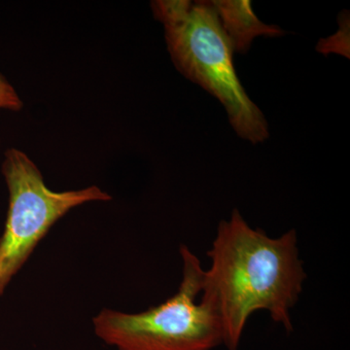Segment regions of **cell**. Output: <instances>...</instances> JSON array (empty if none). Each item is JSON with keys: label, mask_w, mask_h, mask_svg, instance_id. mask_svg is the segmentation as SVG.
<instances>
[{"label": "cell", "mask_w": 350, "mask_h": 350, "mask_svg": "<svg viewBox=\"0 0 350 350\" xmlns=\"http://www.w3.org/2000/svg\"><path fill=\"white\" fill-rule=\"evenodd\" d=\"M1 172L8 189L9 204L0 237V298L59 219L86 202L112 200L94 185L64 192L51 190L38 165L19 149L5 152Z\"/></svg>", "instance_id": "4"}, {"label": "cell", "mask_w": 350, "mask_h": 350, "mask_svg": "<svg viewBox=\"0 0 350 350\" xmlns=\"http://www.w3.org/2000/svg\"><path fill=\"white\" fill-rule=\"evenodd\" d=\"M23 107L24 103L15 88L0 73V109L18 112Z\"/></svg>", "instance_id": "6"}, {"label": "cell", "mask_w": 350, "mask_h": 350, "mask_svg": "<svg viewBox=\"0 0 350 350\" xmlns=\"http://www.w3.org/2000/svg\"><path fill=\"white\" fill-rule=\"evenodd\" d=\"M151 7L165 27L167 50L179 72L218 98L239 137L253 144L268 139L267 120L239 81L234 51L211 1L158 0Z\"/></svg>", "instance_id": "2"}, {"label": "cell", "mask_w": 350, "mask_h": 350, "mask_svg": "<svg viewBox=\"0 0 350 350\" xmlns=\"http://www.w3.org/2000/svg\"><path fill=\"white\" fill-rule=\"evenodd\" d=\"M182 280L176 293L144 312L103 308L94 317V334L116 350H213L223 345L220 319L202 294L204 269L180 246Z\"/></svg>", "instance_id": "3"}, {"label": "cell", "mask_w": 350, "mask_h": 350, "mask_svg": "<svg viewBox=\"0 0 350 350\" xmlns=\"http://www.w3.org/2000/svg\"><path fill=\"white\" fill-rule=\"evenodd\" d=\"M297 241L294 230L271 238L253 229L238 209L230 220L221 221L207 252L211 267L204 271L200 295L217 313L228 350L239 349L248 320L260 310L288 333L293 331L291 310L306 280Z\"/></svg>", "instance_id": "1"}, {"label": "cell", "mask_w": 350, "mask_h": 350, "mask_svg": "<svg viewBox=\"0 0 350 350\" xmlns=\"http://www.w3.org/2000/svg\"><path fill=\"white\" fill-rule=\"evenodd\" d=\"M211 4L234 53L245 54L259 36L278 38L285 33L276 25H268L258 19L250 0H214Z\"/></svg>", "instance_id": "5"}]
</instances>
